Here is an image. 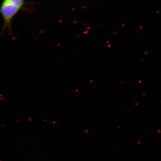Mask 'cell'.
Wrapping results in <instances>:
<instances>
[{
  "label": "cell",
  "mask_w": 161,
  "mask_h": 161,
  "mask_svg": "<svg viewBox=\"0 0 161 161\" xmlns=\"http://www.w3.org/2000/svg\"><path fill=\"white\" fill-rule=\"evenodd\" d=\"M34 4L25 0H4L0 4V14L3 19L1 35H3L7 30L9 35L13 33L12 25L13 20L15 16L22 10L31 11L33 8L30 6Z\"/></svg>",
  "instance_id": "cell-1"
}]
</instances>
